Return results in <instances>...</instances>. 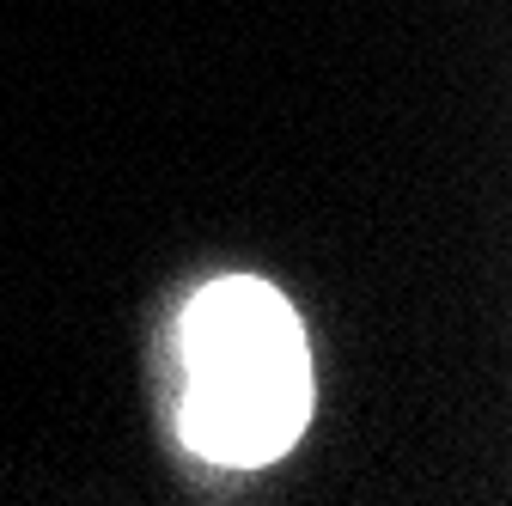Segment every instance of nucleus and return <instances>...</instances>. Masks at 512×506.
Masks as SVG:
<instances>
[{
    "label": "nucleus",
    "mask_w": 512,
    "mask_h": 506,
    "mask_svg": "<svg viewBox=\"0 0 512 506\" xmlns=\"http://www.w3.org/2000/svg\"><path fill=\"white\" fill-rule=\"evenodd\" d=\"M183 439L214 464L281 458L311 415V354L269 281H214L177 318Z\"/></svg>",
    "instance_id": "obj_1"
}]
</instances>
